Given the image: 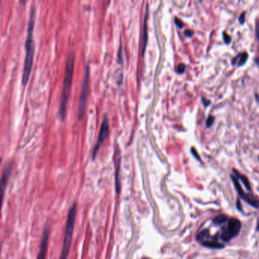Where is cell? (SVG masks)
<instances>
[{
	"label": "cell",
	"mask_w": 259,
	"mask_h": 259,
	"mask_svg": "<svg viewBox=\"0 0 259 259\" xmlns=\"http://www.w3.org/2000/svg\"><path fill=\"white\" fill-rule=\"evenodd\" d=\"M35 17H36V10L35 8H32L30 15L29 22L28 27V34H27L25 42V59H24V70L22 74V85L25 86L29 80L30 75L33 66V57H34L35 45L33 41V28H34Z\"/></svg>",
	"instance_id": "6da1fadb"
},
{
	"label": "cell",
	"mask_w": 259,
	"mask_h": 259,
	"mask_svg": "<svg viewBox=\"0 0 259 259\" xmlns=\"http://www.w3.org/2000/svg\"><path fill=\"white\" fill-rule=\"evenodd\" d=\"M74 68V55L72 53L69 55L66 62V68H65V78H64L63 88L62 91L61 98H60V105L58 113H59L60 118L64 119L66 115L67 107H68V103L70 96L71 88H72V79H73Z\"/></svg>",
	"instance_id": "7a4b0ae2"
},
{
	"label": "cell",
	"mask_w": 259,
	"mask_h": 259,
	"mask_svg": "<svg viewBox=\"0 0 259 259\" xmlns=\"http://www.w3.org/2000/svg\"><path fill=\"white\" fill-rule=\"evenodd\" d=\"M75 217H76V204L74 203L72 205L71 209H69L68 218H67V224H66V230H65V238H64V242L63 246V249H62L61 256L60 259H67L69 256V251H70L71 242H72V234L74 232V223H75Z\"/></svg>",
	"instance_id": "3957f363"
},
{
	"label": "cell",
	"mask_w": 259,
	"mask_h": 259,
	"mask_svg": "<svg viewBox=\"0 0 259 259\" xmlns=\"http://www.w3.org/2000/svg\"><path fill=\"white\" fill-rule=\"evenodd\" d=\"M89 67H87L86 71H85L84 76V80H83L81 95H80L79 98V111H78V118H79V121H81V120L84 118L85 111H86L88 93H89Z\"/></svg>",
	"instance_id": "277c9868"
},
{
	"label": "cell",
	"mask_w": 259,
	"mask_h": 259,
	"mask_svg": "<svg viewBox=\"0 0 259 259\" xmlns=\"http://www.w3.org/2000/svg\"><path fill=\"white\" fill-rule=\"evenodd\" d=\"M241 223L236 218H231L228 221L227 226L223 228L221 237L224 242H229L230 239L236 237L241 229Z\"/></svg>",
	"instance_id": "5b68a950"
},
{
	"label": "cell",
	"mask_w": 259,
	"mask_h": 259,
	"mask_svg": "<svg viewBox=\"0 0 259 259\" xmlns=\"http://www.w3.org/2000/svg\"><path fill=\"white\" fill-rule=\"evenodd\" d=\"M197 239L204 246L209 248H222L224 246L223 244L218 242L215 237H211L207 230H204L203 231L199 233L198 235L197 236Z\"/></svg>",
	"instance_id": "8992f818"
},
{
	"label": "cell",
	"mask_w": 259,
	"mask_h": 259,
	"mask_svg": "<svg viewBox=\"0 0 259 259\" xmlns=\"http://www.w3.org/2000/svg\"><path fill=\"white\" fill-rule=\"evenodd\" d=\"M108 135H109V121H108V118L106 116L104 118L103 120L102 124H101L100 133H99L98 140H97V143L94 146V149L93 151V159L94 160L97 156V152H98L99 149H100L101 145L104 143V142L107 139Z\"/></svg>",
	"instance_id": "52a82bcc"
},
{
	"label": "cell",
	"mask_w": 259,
	"mask_h": 259,
	"mask_svg": "<svg viewBox=\"0 0 259 259\" xmlns=\"http://www.w3.org/2000/svg\"><path fill=\"white\" fill-rule=\"evenodd\" d=\"M231 178H232V180H233V182L234 186H235L237 192H238V193H239V196H240V198L246 201V202H247V203H249L250 205H251V206H253V207L258 209V208H259V200L257 199H255L252 195L247 194V193H245V192L243 191V189H242V186H241L240 184H239L238 179L236 178V177H235V176H233V175H231Z\"/></svg>",
	"instance_id": "ba28073f"
},
{
	"label": "cell",
	"mask_w": 259,
	"mask_h": 259,
	"mask_svg": "<svg viewBox=\"0 0 259 259\" xmlns=\"http://www.w3.org/2000/svg\"><path fill=\"white\" fill-rule=\"evenodd\" d=\"M49 229L46 228L43 232V234L41 243H40V252H39L38 256H37V259H46L48 247V239H49Z\"/></svg>",
	"instance_id": "9c48e42d"
},
{
	"label": "cell",
	"mask_w": 259,
	"mask_h": 259,
	"mask_svg": "<svg viewBox=\"0 0 259 259\" xmlns=\"http://www.w3.org/2000/svg\"><path fill=\"white\" fill-rule=\"evenodd\" d=\"M147 21H148V13L145 16V23H144V29H143V33L141 36V55L143 57L145 55V49L147 46V41H148V24H147Z\"/></svg>",
	"instance_id": "30bf717a"
},
{
	"label": "cell",
	"mask_w": 259,
	"mask_h": 259,
	"mask_svg": "<svg viewBox=\"0 0 259 259\" xmlns=\"http://www.w3.org/2000/svg\"><path fill=\"white\" fill-rule=\"evenodd\" d=\"M115 165H116V189L117 193L120 191V184H119V171H120V155L119 151L117 149L116 153H115Z\"/></svg>",
	"instance_id": "8fae6325"
},
{
	"label": "cell",
	"mask_w": 259,
	"mask_h": 259,
	"mask_svg": "<svg viewBox=\"0 0 259 259\" xmlns=\"http://www.w3.org/2000/svg\"><path fill=\"white\" fill-rule=\"evenodd\" d=\"M12 170V162L9 161L5 165L4 170H3V176H2V189H3V192L4 191L5 185H6L7 182H8V177H9L11 172Z\"/></svg>",
	"instance_id": "7c38bea8"
},
{
	"label": "cell",
	"mask_w": 259,
	"mask_h": 259,
	"mask_svg": "<svg viewBox=\"0 0 259 259\" xmlns=\"http://www.w3.org/2000/svg\"><path fill=\"white\" fill-rule=\"evenodd\" d=\"M233 172L234 174V176L236 177V178L238 180H240L241 182L244 184L245 187L246 188V189H247L248 191H251V185H250V183H249V180H248L247 178V177L243 175V174H240V173H239L236 170H235V169H233Z\"/></svg>",
	"instance_id": "4fadbf2b"
},
{
	"label": "cell",
	"mask_w": 259,
	"mask_h": 259,
	"mask_svg": "<svg viewBox=\"0 0 259 259\" xmlns=\"http://www.w3.org/2000/svg\"><path fill=\"white\" fill-rule=\"evenodd\" d=\"M248 57H249V55H248V54L246 52H242V53L238 55L235 59H233L232 63H233V65H235L237 62L238 66H242L246 62V61H247Z\"/></svg>",
	"instance_id": "5bb4252c"
},
{
	"label": "cell",
	"mask_w": 259,
	"mask_h": 259,
	"mask_svg": "<svg viewBox=\"0 0 259 259\" xmlns=\"http://www.w3.org/2000/svg\"><path fill=\"white\" fill-rule=\"evenodd\" d=\"M228 221H229V219H228L227 216L224 215V214H220V215L217 216L215 218H214L213 222H214V224L220 225V224H222V223H224L225 222H226Z\"/></svg>",
	"instance_id": "9a60e30c"
},
{
	"label": "cell",
	"mask_w": 259,
	"mask_h": 259,
	"mask_svg": "<svg viewBox=\"0 0 259 259\" xmlns=\"http://www.w3.org/2000/svg\"><path fill=\"white\" fill-rule=\"evenodd\" d=\"M214 121H215V118L214 117V116H209L208 118H207V121H206V127L207 128L211 127L212 126L213 124H214Z\"/></svg>",
	"instance_id": "2e32d148"
},
{
	"label": "cell",
	"mask_w": 259,
	"mask_h": 259,
	"mask_svg": "<svg viewBox=\"0 0 259 259\" xmlns=\"http://www.w3.org/2000/svg\"><path fill=\"white\" fill-rule=\"evenodd\" d=\"M185 70V65L184 64H180L178 65L176 68V72L178 74H183Z\"/></svg>",
	"instance_id": "e0dca14e"
},
{
	"label": "cell",
	"mask_w": 259,
	"mask_h": 259,
	"mask_svg": "<svg viewBox=\"0 0 259 259\" xmlns=\"http://www.w3.org/2000/svg\"><path fill=\"white\" fill-rule=\"evenodd\" d=\"M191 154H192V156H194L195 158H196V159L198 160V161H201V158H200L199 155H198V153L197 152L196 149H195V148H191Z\"/></svg>",
	"instance_id": "ac0fdd59"
},
{
	"label": "cell",
	"mask_w": 259,
	"mask_h": 259,
	"mask_svg": "<svg viewBox=\"0 0 259 259\" xmlns=\"http://www.w3.org/2000/svg\"><path fill=\"white\" fill-rule=\"evenodd\" d=\"M223 40H224L225 43H226V44L230 43V42H231V37H230L228 34H226V33H223Z\"/></svg>",
	"instance_id": "d6986e66"
},
{
	"label": "cell",
	"mask_w": 259,
	"mask_h": 259,
	"mask_svg": "<svg viewBox=\"0 0 259 259\" xmlns=\"http://www.w3.org/2000/svg\"><path fill=\"white\" fill-rule=\"evenodd\" d=\"M175 24H176V25L178 26V27H180V28H182V27H184L183 23H182V22H181L180 20H179V19L175 18Z\"/></svg>",
	"instance_id": "ffe728a7"
},
{
	"label": "cell",
	"mask_w": 259,
	"mask_h": 259,
	"mask_svg": "<svg viewBox=\"0 0 259 259\" xmlns=\"http://www.w3.org/2000/svg\"><path fill=\"white\" fill-rule=\"evenodd\" d=\"M202 102H203L204 105H205V107H207L211 104V101H209V100L206 99L205 98H202Z\"/></svg>",
	"instance_id": "44dd1931"
},
{
	"label": "cell",
	"mask_w": 259,
	"mask_h": 259,
	"mask_svg": "<svg viewBox=\"0 0 259 259\" xmlns=\"http://www.w3.org/2000/svg\"><path fill=\"white\" fill-rule=\"evenodd\" d=\"M193 31H190V30H187V31L185 32V35L186 36H188V37H191V36H192L193 35Z\"/></svg>",
	"instance_id": "7402d4cb"
},
{
	"label": "cell",
	"mask_w": 259,
	"mask_h": 259,
	"mask_svg": "<svg viewBox=\"0 0 259 259\" xmlns=\"http://www.w3.org/2000/svg\"><path fill=\"white\" fill-rule=\"evenodd\" d=\"M245 15H246V13L243 12V13L241 15V16L239 17V22H240L242 24L245 22Z\"/></svg>",
	"instance_id": "603a6c76"
},
{
	"label": "cell",
	"mask_w": 259,
	"mask_h": 259,
	"mask_svg": "<svg viewBox=\"0 0 259 259\" xmlns=\"http://www.w3.org/2000/svg\"><path fill=\"white\" fill-rule=\"evenodd\" d=\"M236 207H237V209H238L239 211H242V206H241V203H240V202H239V199L236 201Z\"/></svg>",
	"instance_id": "cb8c5ba5"
},
{
	"label": "cell",
	"mask_w": 259,
	"mask_h": 259,
	"mask_svg": "<svg viewBox=\"0 0 259 259\" xmlns=\"http://www.w3.org/2000/svg\"><path fill=\"white\" fill-rule=\"evenodd\" d=\"M19 1H20V3L21 5L24 6V5L26 4V2H27V1H28V0H19Z\"/></svg>",
	"instance_id": "d4e9b609"
},
{
	"label": "cell",
	"mask_w": 259,
	"mask_h": 259,
	"mask_svg": "<svg viewBox=\"0 0 259 259\" xmlns=\"http://www.w3.org/2000/svg\"><path fill=\"white\" fill-rule=\"evenodd\" d=\"M256 33H257V37H258V40H259V28L258 27V26H257V27H256Z\"/></svg>",
	"instance_id": "484cf974"
},
{
	"label": "cell",
	"mask_w": 259,
	"mask_h": 259,
	"mask_svg": "<svg viewBox=\"0 0 259 259\" xmlns=\"http://www.w3.org/2000/svg\"><path fill=\"white\" fill-rule=\"evenodd\" d=\"M255 63H256V64L259 66V57L256 58V59H255Z\"/></svg>",
	"instance_id": "4316f807"
},
{
	"label": "cell",
	"mask_w": 259,
	"mask_h": 259,
	"mask_svg": "<svg viewBox=\"0 0 259 259\" xmlns=\"http://www.w3.org/2000/svg\"><path fill=\"white\" fill-rule=\"evenodd\" d=\"M258 161H259V156H258Z\"/></svg>",
	"instance_id": "83f0119b"
},
{
	"label": "cell",
	"mask_w": 259,
	"mask_h": 259,
	"mask_svg": "<svg viewBox=\"0 0 259 259\" xmlns=\"http://www.w3.org/2000/svg\"><path fill=\"white\" fill-rule=\"evenodd\" d=\"M200 1H201V0H200Z\"/></svg>",
	"instance_id": "f1b7e54d"
}]
</instances>
